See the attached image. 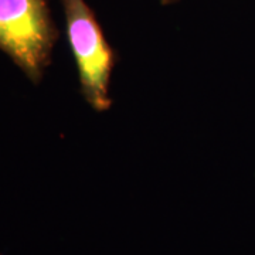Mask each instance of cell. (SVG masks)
<instances>
[{"label": "cell", "instance_id": "obj_1", "mask_svg": "<svg viewBox=\"0 0 255 255\" xmlns=\"http://www.w3.org/2000/svg\"><path fill=\"white\" fill-rule=\"evenodd\" d=\"M58 37L48 0H0V51L33 84L43 80Z\"/></svg>", "mask_w": 255, "mask_h": 255}, {"label": "cell", "instance_id": "obj_2", "mask_svg": "<svg viewBox=\"0 0 255 255\" xmlns=\"http://www.w3.org/2000/svg\"><path fill=\"white\" fill-rule=\"evenodd\" d=\"M68 44L84 100L97 112L111 108V77L115 53L87 0H61Z\"/></svg>", "mask_w": 255, "mask_h": 255}, {"label": "cell", "instance_id": "obj_3", "mask_svg": "<svg viewBox=\"0 0 255 255\" xmlns=\"http://www.w3.org/2000/svg\"><path fill=\"white\" fill-rule=\"evenodd\" d=\"M176 1H179V0H160V3H162L163 6H169V4H174Z\"/></svg>", "mask_w": 255, "mask_h": 255}]
</instances>
